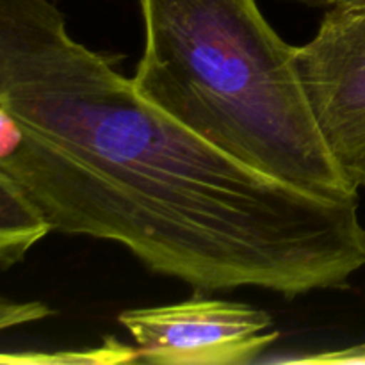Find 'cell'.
<instances>
[{
    "label": "cell",
    "mask_w": 365,
    "mask_h": 365,
    "mask_svg": "<svg viewBox=\"0 0 365 365\" xmlns=\"http://www.w3.org/2000/svg\"><path fill=\"white\" fill-rule=\"evenodd\" d=\"M71 38L56 0H0V109L21 128L7 175L61 234L120 242L195 291L284 298L365 269L360 200L299 191L146 102Z\"/></svg>",
    "instance_id": "cell-1"
},
{
    "label": "cell",
    "mask_w": 365,
    "mask_h": 365,
    "mask_svg": "<svg viewBox=\"0 0 365 365\" xmlns=\"http://www.w3.org/2000/svg\"><path fill=\"white\" fill-rule=\"evenodd\" d=\"M134 89L252 170L327 200L359 198L296 61L257 0H139Z\"/></svg>",
    "instance_id": "cell-2"
},
{
    "label": "cell",
    "mask_w": 365,
    "mask_h": 365,
    "mask_svg": "<svg viewBox=\"0 0 365 365\" xmlns=\"http://www.w3.org/2000/svg\"><path fill=\"white\" fill-rule=\"evenodd\" d=\"M118 323L134 337L139 360L157 365L252 364L278 339L269 314L225 299L125 310Z\"/></svg>",
    "instance_id": "cell-3"
},
{
    "label": "cell",
    "mask_w": 365,
    "mask_h": 365,
    "mask_svg": "<svg viewBox=\"0 0 365 365\" xmlns=\"http://www.w3.org/2000/svg\"><path fill=\"white\" fill-rule=\"evenodd\" d=\"M296 61L317 121L348 173L365 160V7H331Z\"/></svg>",
    "instance_id": "cell-4"
},
{
    "label": "cell",
    "mask_w": 365,
    "mask_h": 365,
    "mask_svg": "<svg viewBox=\"0 0 365 365\" xmlns=\"http://www.w3.org/2000/svg\"><path fill=\"white\" fill-rule=\"evenodd\" d=\"M52 225L7 175L0 173V266L13 267L41 241Z\"/></svg>",
    "instance_id": "cell-5"
},
{
    "label": "cell",
    "mask_w": 365,
    "mask_h": 365,
    "mask_svg": "<svg viewBox=\"0 0 365 365\" xmlns=\"http://www.w3.org/2000/svg\"><path fill=\"white\" fill-rule=\"evenodd\" d=\"M139 360V349L130 348L113 337H107L102 346L81 351L57 353H16L2 355V364H32V365H114L130 364Z\"/></svg>",
    "instance_id": "cell-6"
},
{
    "label": "cell",
    "mask_w": 365,
    "mask_h": 365,
    "mask_svg": "<svg viewBox=\"0 0 365 365\" xmlns=\"http://www.w3.org/2000/svg\"><path fill=\"white\" fill-rule=\"evenodd\" d=\"M52 314L53 310L50 307L39 302L14 303L9 299H2V303H0V328L7 330L11 327H18V324L34 323V321H41Z\"/></svg>",
    "instance_id": "cell-7"
},
{
    "label": "cell",
    "mask_w": 365,
    "mask_h": 365,
    "mask_svg": "<svg viewBox=\"0 0 365 365\" xmlns=\"http://www.w3.org/2000/svg\"><path fill=\"white\" fill-rule=\"evenodd\" d=\"M292 362L303 364H365V344L353 348L337 349V351H323L319 355L292 359Z\"/></svg>",
    "instance_id": "cell-8"
},
{
    "label": "cell",
    "mask_w": 365,
    "mask_h": 365,
    "mask_svg": "<svg viewBox=\"0 0 365 365\" xmlns=\"http://www.w3.org/2000/svg\"><path fill=\"white\" fill-rule=\"evenodd\" d=\"M296 2L327 7V9H331V7H365V0H296Z\"/></svg>",
    "instance_id": "cell-9"
},
{
    "label": "cell",
    "mask_w": 365,
    "mask_h": 365,
    "mask_svg": "<svg viewBox=\"0 0 365 365\" xmlns=\"http://www.w3.org/2000/svg\"><path fill=\"white\" fill-rule=\"evenodd\" d=\"M348 175L351 177V180L355 182L360 189H365V160L355 164L353 168H349Z\"/></svg>",
    "instance_id": "cell-10"
}]
</instances>
